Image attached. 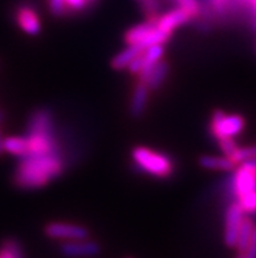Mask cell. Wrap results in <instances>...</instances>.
<instances>
[{
	"instance_id": "obj_1",
	"label": "cell",
	"mask_w": 256,
	"mask_h": 258,
	"mask_svg": "<svg viewBox=\"0 0 256 258\" xmlns=\"http://www.w3.org/2000/svg\"><path fill=\"white\" fill-rule=\"evenodd\" d=\"M20 159L21 160L15 173V183L20 189L25 190L46 186L58 178L65 167L60 151L42 155H24Z\"/></svg>"
},
{
	"instance_id": "obj_2",
	"label": "cell",
	"mask_w": 256,
	"mask_h": 258,
	"mask_svg": "<svg viewBox=\"0 0 256 258\" xmlns=\"http://www.w3.org/2000/svg\"><path fill=\"white\" fill-rule=\"evenodd\" d=\"M132 160L137 169L157 178H167L174 172V163L167 155L148 147H135Z\"/></svg>"
},
{
	"instance_id": "obj_3",
	"label": "cell",
	"mask_w": 256,
	"mask_h": 258,
	"mask_svg": "<svg viewBox=\"0 0 256 258\" xmlns=\"http://www.w3.org/2000/svg\"><path fill=\"white\" fill-rule=\"evenodd\" d=\"M170 38V34H166L159 29L154 21L148 20L146 23L139 24L127 30L124 34V41L127 45L139 46L146 49L153 45H163Z\"/></svg>"
},
{
	"instance_id": "obj_4",
	"label": "cell",
	"mask_w": 256,
	"mask_h": 258,
	"mask_svg": "<svg viewBox=\"0 0 256 258\" xmlns=\"http://www.w3.org/2000/svg\"><path fill=\"white\" fill-rule=\"evenodd\" d=\"M244 118L239 114H226L222 110H214L211 118V133L217 141L235 138L243 131Z\"/></svg>"
},
{
	"instance_id": "obj_5",
	"label": "cell",
	"mask_w": 256,
	"mask_h": 258,
	"mask_svg": "<svg viewBox=\"0 0 256 258\" xmlns=\"http://www.w3.org/2000/svg\"><path fill=\"white\" fill-rule=\"evenodd\" d=\"M231 191L237 200L256 191V159L239 164L231 181Z\"/></svg>"
},
{
	"instance_id": "obj_6",
	"label": "cell",
	"mask_w": 256,
	"mask_h": 258,
	"mask_svg": "<svg viewBox=\"0 0 256 258\" xmlns=\"http://www.w3.org/2000/svg\"><path fill=\"white\" fill-rule=\"evenodd\" d=\"M45 233L50 239L64 240V241H73V240H82L89 237V231L85 227L60 222L47 224L45 227Z\"/></svg>"
},
{
	"instance_id": "obj_7",
	"label": "cell",
	"mask_w": 256,
	"mask_h": 258,
	"mask_svg": "<svg viewBox=\"0 0 256 258\" xmlns=\"http://www.w3.org/2000/svg\"><path fill=\"white\" fill-rule=\"evenodd\" d=\"M246 213L243 209L239 206L238 202H233L229 205L226 210V215H225V233L224 240L225 244L230 248H235L237 244L238 233H239L240 226L246 218Z\"/></svg>"
},
{
	"instance_id": "obj_8",
	"label": "cell",
	"mask_w": 256,
	"mask_h": 258,
	"mask_svg": "<svg viewBox=\"0 0 256 258\" xmlns=\"http://www.w3.org/2000/svg\"><path fill=\"white\" fill-rule=\"evenodd\" d=\"M100 245L92 240H73L60 246V253L68 258H92L100 254Z\"/></svg>"
},
{
	"instance_id": "obj_9",
	"label": "cell",
	"mask_w": 256,
	"mask_h": 258,
	"mask_svg": "<svg viewBox=\"0 0 256 258\" xmlns=\"http://www.w3.org/2000/svg\"><path fill=\"white\" fill-rule=\"evenodd\" d=\"M190 20H192L191 15H190L187 11L183 10V8H181V7H177L174 10L167 11L166 13H163V15L157 17L154 23H156V25L158 26L159 29L162 30L163 33L172 36V33L174 32L177 28L187 24Z\"/></svg>"
},
{
	"instance_id": "obj_10",
	"label": "cell",
	"mask_w": 256,
	"mask_h": 258,
	"mask_svg": "<svg viewBox=\"0 0 256 258\" xmlns=\"http://www.w3.org/2000/svg\"><path fill=\"white\" fill-rule=\"evenodd\" d=\"M17 24L29 36H37L42 29V24L38 13L30 6H21L17 10Z\"/></svg>"
},
{
	"instance_id": "obj_11",
	"label": "cell",
	"mask_w": 256,
	"mask_h": 258,
	"mask_svg": "<svg viewBox=\"0 0 256 258\" xmlns=\"http://www.w3.org/2000/svg\"><path fill=\"white\" fill-rule=\"evenodd\" d=\"M149 87L144 82H140L135 85V89L132 92V97L130 102V114L133 118H139L143 115L148 106V100H149Z\"/></svg>"
},
{
	"instance_id": "obj_12",
	"label": "cell",
	"mask_w": 256,
	"mask_h": 258,
	"mask_svg": "<svg viewBox=\"0 0 256 258\" xmlns=\"http://www.w3.org/2000/svg\"><path fill=\"white\" fill-rule=\"evenodd\" d=\"M163 56V45H153L144 49L141 58H143V67L141 71L137 76H139L140 82L145 83L146 78L149 75L150 70L159 62Z\"/></svg>"
},
{
	"instance_id": "obj_13",
	"label": "cell",
	"mask_w": 256,
	"mask_h": 258,
	"mask_svg": "<svg viewBox=\"0 0 256 258\" xmlns=\"http://www.w3.org/2000/svg\"><path fill=\"white\" fill-rule=\"evenodd\" d=\"M144 51V49L139 47V46L133 45H127L126 49H123L122 51H119L117 55L111 59V67L117 71H122V70H127L128 66L137 58V56L141 55V52Z\"/></svg>"
},
{
	"instance_id": "obj_14",
	"label": "cell",
	"mask_w": 256,
	"mask_h": 258,
	"mask_svg": "<svg viewBox=\"0 0 256 258\" xmlns=\"http://www.w3.org/2000/svg\"><path fill=\"white\" fill-rule=\"evenodd\" d=\"M199 164L205 169L212 170H234L237 164L227 156H209L204 155L199 159Z\"/></svg>"
},
{
	"instance_id": "obj_15",
	"label": "cell",
	"mask_w": 256,
	"mask_h": 258,
	"mask_svg": "<svg viewBox=\"0 0 256 258\" xmlns=\"http://www.w3.org/2000/svg\"><path fill=\"white\" fill-rule=\"evenodd\" d=\"M167 75H169V64L161 59L150 70L149 75H148L145 80V84L149 87L150 91H156V89H158L163 84V82L167 79Z\"/></svg>"
},
{
	"instance_id": "obj_16",
	"label": "cell",
	"mask_w": 256,
	"mask_h": 258,
	"mask_svg": "<svg viewBox=\"0 0 256 258\" xmlns=\"http://www.w3.org/2000/svg\"><path fill=\"white\" fill-rule=\"evenodd\" d=\"M255 223L250 219V218H244L242 226H240L239 233H238L237 244H235V248L238 249L239 253H244L247 245L251 240V236H252L253 228H255Z\"/></svg>"
},
{
	"instance_id": "obj_17",
	"label": "cell",
	"mask_w": 256,
	"mask_h": 258,
	"mask_svg": "<svg viewBox=\"0 0 256 258\" xmlns=\"http://www.w3.org/2000/svg\"><path fill=\"white\" fill-rule=\"evenodd\" d=\"M4 151L15 155L24 156L28 152V141L25 137H8L4 139Z\"/></svg>"
},
{
	"instance_id": "obj_18",
	"label": "cell",
	"mask_w": 256,
	"mask_h": 258,
	"mask_svg": "<svg viewBox=\"0 0 256 258\" xmlns=\"http://www.w3.org/2000/svg\"><path fill=\"white\" fill-rule=\"evenodd\" d=\"M256 159V144L255 146H250V147H238V150L235 151V154L233 155L231 160L234 163L239 165L240 163L247 160H255Z\"/></svg>"
},
{
	"instance_id": "obj_19",
	"label": "cell",
	"mask_w": 256,
	"mask_h": 258,
	"mask_svg": "<svg viewBox=\"0 0 256 258\" xmlns=\"http://www.w3.org/2000/svg\"><path fill=\"white\" fill-rule=\"evenodd\" d=\"M173 2L177 4V7H181L185 11H187L191 15L192 19H196V17L200 16V0H173Z\"/></svg>"
},
{
	"instance_id": "obj_20",
	"label": "cell",
	"mask_w": 256,
	"mask_h": 258,
	"mask_svg": "<svg viewBox=\"0 0 256 258\" xmlns=\"http://www.w3.org/2000/svg\"><path fill=\"white\" fill-rule=\"evenodd\" d=\"M2 248L10 253L13 258H24L23 248H21V245H20V242L17 240L7 239Z\"/></svg>"
},
{
	"instance_id": "obj_21",
	"label": "cell",
	"mask_w": 256,
	"mask_h": 258,
	"mask_svg": "<svg viewBox=\"0 0 256 258\" xmlns=\"http://www.w3.org/2000/svg\"><path fill=\"white\" fill-rule=\"evenodd\" d=\"M49 8L50 12L54 15V16H65L67 13L69 12V8L67 6V2L65 0H49Z\"/></svg>"
},
{
	"instance_id": "obj_22",
	"label": "cell",
	"mask_w": 256,
	"mask_h": 258,
	"mask_svg": "<svg viewBox=\"0 0 256 258\" xmlns=\"http://www.w3.org/2000/svg\"><path fill=\"white\" fill-rule=\"evenodd\" d=\"M69 8V12H81L89 6L88 0H65Z\"/></svg>"
},
{
	"instance_id": "obj_23",
	"label": "cell",
	"mask_w": 256,
	"mask_h": 258,
	"mask_svg": "<svg viewBox=\"0 0 256 258\" xmlns=\"http://www.w3.org/2000/svg\"><path fill=\"white\" fill-rule=\"evenodd\" d=\"M244 257L246 258H256V226L253 228L252 236H251V240L247 245L246 250H244Z\"/></svg>"
},
{
	"instance_id": "obj_24",
	"label": "cell",
	"mask_w": 256,
	"mask_h": 258,
	"mask_svg": "<svg viewBox=\"0 0 256 258\" xmlns=\"http://www.w3.org/2000/svg\"><path fill=\"white\" fill-rule=\"evenodd\" d=\"M4 152V139H3V133L0 130V155Z\"/></svg>"
},
{
	"instance_id": "obj_25",
	"label": "cell",
	"mask_w": 256,
	"mask_h": 258,
	"mask_svg": "<svg viewBox=\"0 0 256 258\" xmlns=\"http://www.w3.org/2000/svg\"><path fill=\"white\" fill-rule=\"evenodd\" d=\"M251 6H252V11L255 13V23H256V0H250Z\"/></svg>"
},
{
	"instance_id": "obj_26",
	"label": "cell",
	"mask_w": 256,
	"mask_h": 258,
	"mask_svg": "<svg viewBox=\"0 0 256 258\" xmlns=\"http://www.w3.org/2000/svg\"><path fill=\"white\" fill-rule=\"evenodd\" d=\"M3 118H4V111L0 110V122L3 121Z\"/></svg>"
},
{
	"instance_id": "obj_27",
	"label": "cell",
	"mask_w": 256,
	"mask_h": 258,
	"mask_svg": "<svg viewBox=\"0 0 256 258\" xmlns=\"http://www.w3.org/2000/svg\"><path fill=\"white\" fill-rule=\"evenodd\" d=\"M235 258H246V257H244V254H243V253H239V254H238L237 257H235Z\"/></svg>"
},
{
	"instance_id": "obj_28",
	"label": "cell",
	"mask_w": 256,
	"mask_h": 258,
	"mask_svg": "<svg viewBox=\"0 0 256 258\" xmlns=\"http://www.w3.org/2000/svg\"><path fill=\"white\" fill-rule=\"evenodd\" d=\"M94 2H96V0H88V3H89V4H92V3H94Z\"/></svg>"
}]
</instances>
